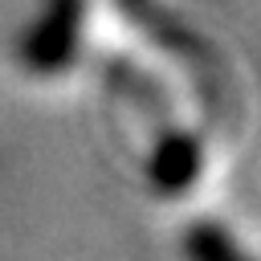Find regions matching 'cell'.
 I'll return each instance as SVG.
<instances>
[{"mask_svg":"<svg viewBox=\"0 0 261 261\" xmlns=\"http://www.w3.org/2000/svg\"><path fill=\"white\" fill-rule=\"evenodd\" d=\"M147 179L159 196H184L200 179V139L188 130L159 135V143L147 159Z\"/></svg>","mask_w":261,"mask_h":261,"instance_id":"7a4b0ae2","label":"cell"},{"mask_svg":"<svg viewBox=\"0 0 261 261\" xmlns=\"http://www.w3.org/2000/svg\"><path fill=\"white\" fill-rule=\"evenodd\" d=\"M82 16L86 0H49V8L33 20V29L20 41V57L33 73H61L82 41Z\"/></svg>","mask_w":261,"mask_h":261,"instance_id":"6da1fadb","label":"cell"},{"mask_svg":"<svg viewBox=\"0 0 261 261\" xmlns=\"http://www.w3.org/2000/svg\"><path fill=\"white\" fill-rule=\"evenodd\" d=\"M184 253L196 261H249L245 249L228 237V228H220L216 220H196L184 232Z\"/></svg>","mask_w":261,"mask_h":261,"instance_id":"3957f363","label":"cell"}]
</instances>
